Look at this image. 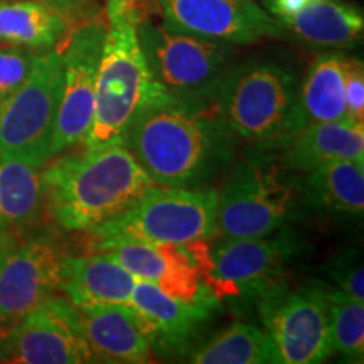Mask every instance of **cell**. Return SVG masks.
Instances as JSON below:
<instances>
[{
	"mask_svg": "<svg viewBox=\"0 0 364 364\" xmlns=\"http://www.w3.org/2000/svg\"><path fill=\"white\" fill-rule=\"evenodd\" d=\"M233 140L213 103L166 95L140 112L124 145L157 186L193 188L231 162Z\"/></svg>",
	"mask_w": 364,
	"mask_h": 364,
	"instance_id": "6da1fadb",
	"label": "cell"
},
{
	"mask_svg": "<svg viewBox=\"0 0 364 364\" xmlns=\"http://www.w3.org/2000/svg\"><path fill=\"white\" fill-rule=\"evenodd\" d=\"M46 206L68 231H90L157 186L125 145L59 157L43 171Z\"/></svg>",
	"mask_w": 364,
	"mask_h": 364,
	"instance_id": "7a4b0ae2",
	"label": "cell"
},
{
	"mask_svg": "<svg viewBox=\"0 0 364 364\" xmlns=\"http://www.w3.org/2000/svg\"><path fill=\"white\" fill-rule=\"evenodd\" d=\"M139 0H107V36L100 59L93 120L83 139L86 150L124 145L140 112L166 97L150 75L136 26L144 19Z\"/></svg>",
	"mask_w": 364,
	"mask_h": 364,
	"instance_id": "3957f363",
	"label": "cell"
},
{
	"mask_svg": "<svg viewBox=\"0 0 364 364\" xmlns=\"http://www.w3.org/2000/svg\"><path fill=\"white\" fill-rule=\"evenodd\" d=\"M216 115L235 139L268 147L307 125L295 76L273 61L228 68L213 98Z\"/></svg>",
	"mask_w": 364,
	"mask_h": 364,
	"instance_id": "277c9868",
	"label": "cell"
},
{
	"mask_svg": "<svg viewBox=\"0 0 364 364\" xmlns=\"http://www.w3.org/2000/svg\"><path fill=\"white\" fill-rule=\"evenodd\" d=\"M218 191L154 186L135 204L86 231L105 250L124 241L184 245L218 233Z\"/></svg>",
	"mask_w": 364,
	"mask_h": 364,
	"instance_id": "5b68a950",
	"label": "cell"
},
{
	"mask_svg": "<svg viewBox=\"0 0 364 364\" xmlns=\"http://www.w3.org/2000/svg\"><path fill=\"white\" fill-rule=\"evenodd\" d=\"M139 44L156 83L172 98L213 103L233 58L231 44L172 29L144 17L136 26Z\"/></svg>",
	"mask_w": 364,
	"mask_h": 364,
	"instance_id": "8992f818",
	"label": "cell"
},
{
	"mask_svg": "<svg viewBox=\"0 0 364 364\" xmlns=\"http://www.w3.org/2000/svg\"><path fill=\"white\" fill-rule=\"evenodd\" d=\"M268 157L252 156L238 162L218 194V231L226 238H258L282 231L295 216L299 191Z\"/></svg>",
	"mask_w": 364,
	"mask_h": 364,
	"instance_id": "52a82bcc",
	"label": "cell"
},
{
	"mask_svg": "<svg viewBox=\"0 0 364 364\" xmlns=\"http://www.w3.org/2000/svg\"><path fill=\"white\" fill-rule=\"evenodd\" d=\"M61 93V49L36 53L27 80L0 105V157L46 166L51 159Z\"/></svg>",
	"mask_w": 364,
	"mask_h": 364,
	"instance_id": "ba28073f",
	"label": "cell"
},
{
	"mask_svg": "<svg viewBox=\"0 0 364 364\" xmlns=\"http://www.w3.org/2000/svg\"><path fill=\"white\" fill-rule=\"evenodd\" d=\"M260 297L262 321L282 364H317L334 354L324 285L289 290L279 284Z\"/></svg>",
	"mask_w": 364,
	"mask_h": 364,
	"instance_id": "9c48e42d",
	"label": "cell"
},
{
	"mask_svg": "<svg viewBox=\"0 0 364 364\" xmlns=\"http://www.w3.org/2000/svg\"><path fill=\"white\" fill-rule=\"evenodd\" d=\"M107 26L91 21L70 34L63 58V93L54 125L51 157L83 142L93 120L95 91Z\"/></svg>",
	"mask_w": 364,
	"mask_h": 364,
	"instance_id": "30bf717a",
	"label": "cell"
},
{
	"mask_svg": "<svg viewBox=\"0 0 364 364\" xmlns=\"http://www.w3.org/2000/svg\"><path fill=\"white\" fill-rule=\"evenodd\" d=\"M299 245L287 231L277 238H226L213 248L206 285L215 295H262L282 284Z\"/></svg>",
	"mask_w": 364,
	"mask_h": 364,
	"instance_id": "8fae6325",
	"label": "cell"
},
{
	"mask_svg": "<svg viewBox=\"0 0 364 364\" xmlns=\"http://www.w3.org/2000/svg\"><path fill=\"white\" fill-rule=\"evenodd\" d=\"M157 6L162 21L172 29L231 46L285 34L284 24L255 0H157Z\"/></svg>",
	"mask_w": 364,
	"mask_h": 364,
	"instance_id": "7c38bea8",
	"label": "cell"
},
{
	"mask_svg": "<svg viewBox=\"0 0 364 364\" xmlns=\"http://www.w3.org/2000/svg\"><path fill=\"white\" fill-rule=\"evenodd\" d=\"M11 363H98L80 329L78 314L66 297L51 295L16 327Z\"/></svg>",
	"mask_w": 364,
	"mask_h": 364,
	"instance_id": "4fadbf2b",
	"label": "cell"
},
{
	"mask_svg": "<svg viewBox=\"0 0 364 364\" xmlns=\"http://www.w3.org/2000/svg\"><path fill=\"white\" fill-rule=\"evenodd\" d=\"M61 250L46 236L16 245L0 268V316L19 324L61 284Z\"/></svg>",
	"mask_w": 364,
	"mask_h": 364,
	"instance_id": "5bb4252c",
	"label": "cell"
},
{
	"mask_svg": "<svg viewBox=\"0 0 364 364\" xmlns=\"http://www.w3.org/2000/svg\"><path fill=\"white\" fill-rule=\"evenodd\" d=\"M97 253L105 255L136 279L157 285L184 302L215 306V294L204 284L194 258L184 245L124 241Z\"/></svg>",
	"mask_w": 364,
	"mask_h": 364,
	"instance_id": "9a60e30c",
	"label": "cell"
},
{
	"mask_svg": "<svg viewBox=\"0 0 364 364\" xmlns=\"http://www.w3.org/2000/svg\"><path fill=\"white\" fill-rule=\"evenodd\" d=\"M80 329L98 361L142 364L150 361L154 336L130 304L75 307Z\"/></svg>",
	"mask_w": 364,
	"mask_h": 364,
	"instance_id": "2e32d148",
	"label": "cell"
},
{
	"mask_svg": "<svg viewBox=\"0 0 364 364\" xmlns=\"http://www.w3.org/2000/svg\"><path fill=\"white\" fill-rule=\"evenodd\" d=\"M280 145L282 166L290 172H311L331 161L364 162V124L311 122Z\"/></svg>",
	"mask_w": 364,
	"mask_h": 364,
	"instance_id": "e0dca14e",
	"label": "cell"
},
{
	"mask_svg": "<svg viewBox=\"0 0 364 364\" xmlns=\"http://www.w3.org/2000/svg\"><path fill=\"white\" fill-rule=\"evenodd\" d=\"M135 279L129 270L102 253L63 257L59 290L75 307L130 304Z\"/></svg>",
	"mask_w": 364,
	"mask_h": 364,
	"instance_id": "ac0fdd59",
	"label": "cell"
},
{
	"mask_svg": "<svg viewBox=\"0 0 364 364\" xmlns=\"http://www.w3.org/2000/svg\"><path fill=\"white\" fill-rule=\"evenodd\" d=\"M130 306L147 322L154 339L166 344H182L211 316V306L184 302L142 279H135Z\"/></svg>",
	"mask_w": 364,
	"mask_h": 364,
	"instance_id": "d6986e66",
	"label": "cell"
},
{
	"mask_svg": "<svg viewBox=\"0 0 364 364\" xmlns=\"http://www.w3.org/2000/svg\"><path fill=\"white\" fill-rule=\"evenodd\" d=\"M68 21L46 0H0V43L33 51L54 49L65 39Z\"/></svg>",
	"mask_w": 364,
	"mask_h": 364,
	"instance_id": "ffe728a7",
	"label": "cell"
},
{
	"mask_svg": "<svg viewBox=\"0 0 364 364\" xmlns=\"http://www.w3.org/2000/svg\"><path fill=\"white\" fill-rule=\"evenodd\" d=\"M46 204L43 167L0 157V225L14 235L41 220Z\"/></svg>",
	"mask_w": 364,
	"mask_h": 364,
	"instance_id": "44dd1931",
	"label": "cell"
},
{
	"mask_svg": "<svg viewBox=\"0 0 364 364\" xmlns=\"http://www.w3.org/2000/svg\"><path fill=\"white\" fill-rule=\"evenodd\" d=\"M284 27L309 44L343 48L361 39L364 17L361 9L338 0H318L280 21Z\"/></svg>",
	"mask_w": 364,
	"mask_h": 364,
	"instance_id": "7402d4cb",
	"label": "cell"
},
{
	"mask_svg": "<svg viewBox=\"0 0 364 364\" xmlns=\"http://www.w3.org/2000/svg\"><path fill=\"white\" fill-rule=\"evenodd\" d=\"M304 199L311 206L334 215H363L364 164L361 161H331L307 172Z\"/></svg>",
	"mask_w": 364,
	"mask_h": 364,
	"instance_id": "603a6c76",
	"label": "cell"
},
{
	"mask_svg": "<svg viewBox=\"0 0 364 364\" xmlns=\"http://www.w3.org/2000/svg\"><path fill=\"white\" fill-rule=\"evenodd\" d=\"M299 100L307 124L348 120L343 54L326 53L316 58L299 88Z\"/></svg>",
	"mask_w": 364,
	"mask_h": 364,
	"instance_id": "cb8c5ba5",
	"label": "cell"
},
{
	"mask_svg": "<svg viewBox=\"0 0 364 364\" xmlns=\"http://www.w3.org/2000/svg\"><path fill=\"white\" fill-rule=\"evenodd\" d=\"M198 364H268L280 363L268 332L248 324H235L193 354Z\"/></svg>",
	"mask_w": 364,
	"mask_h": 364,
	"instance_id": "d4e9b609",
	"label": "cell"
},
{
	"mask_svg": "<svg viewBox=\"0 0 364 364\" xmlns=\"http://www.w3.org/2000/svg\"><path fill=\"white\" fill-rule=\"evenodd\" d=\"M332 351L349 363L364 361V302L326 287Z\"/></svg>",
	"mask_w": 364,
	"mask_h": 364,
	"instance_id": "484cf974",
	"label": "cell"
},
{
	"mask_svg": "<svg viewBox=\"0 0 364 364\" xmlns=\"http://www.w3.org/2000/svg\"><path fill=\"white\" fill-rule=\"evenodd\" d=\"M34 58L33 49L0 43V105L12 97L27 80Z\"/></svg>",
	"mask_w": 364,
	"mask_h": 364,
	"instance_id": "4316f807",
	"label": "cell"
},
{
	"mask_svg": "<svg viewBox=\"0 0 364 364\" xmlns=\"http://www.w3.org/2000/svg\"><path fill=\"white\" fill-rule=\"evenodd\" d=\"M327 277L334 284V289L364 302V267L358 250H344L332 258L327 265Z\"/></svg>",
	"mask_w": 364,
	"mask_h": 364,
	"instance_id": "83f0119b",
	"label": "cell"
},
{
	"mask_svg": "<svg viewBox=\"0 0 364 364\" xmlns=\"http://www.w3.org/2000/svg\"><path fill=\"white\" fill-rule=\"evenodd\" d=\"M346 118L364 124V68L356 58H344Z\"/></svg>",
	"mask_w": 364,
	"mask_h": 364,
	"instance_id": "f1b7e54d",
	"label": "cell"
},
{
	"mask_svg": "<svg viewBox=\"0 0 364 364\" xmlns=\"http://www.w3.org/2000/svg\"><path fill=\"white\" fill-rule=\"evenodd\" d=\"M16 327V324L0 316V363H11Z\"/></svg>",
	"mask_w": 364,
	"mask_h": 364,
	"instance_id": "f546056e",
	"label": "cell"
},
{
	"mask_svg": "<svg viewBox=\"0 0 364 364\" xmlns=\"http://www.w3.org/2000/svg\"><path fill=\"white\" fill-rule=\"evenodd\" d=\"M314 2L318 0H272V11L279 16V21H284Z\"/></svg>",
	"mask_w": 364,
	"mask_h": 364,
	"instance_id": "4dcf8cb0",
	"label": "cell"
},
{
	"mask_svg": "<svg viewBox=\"0 0 364 364\" xmlns=\"http://www.w3.org/2000/svg\"><path fill=\"white\" fill-rule=\"evenodd\" d=\"M16 245H17L16 235H14L12 231H9L7 228L0 225V268H2L7 255L11 253V250L16 247Z\"/></svg>",
	"mask_w": 364,
	"mask_h": 364,
	"instance_id": "1f68e13d",
	"label": "cell"
}]
</instances>
